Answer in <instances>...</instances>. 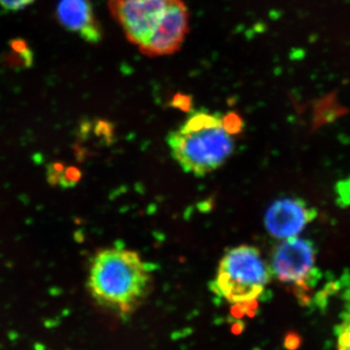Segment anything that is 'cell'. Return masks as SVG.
<instances>
[{
	"mask_svg": "<svg viewBox=\"0 0 350 350\" xmlns=\"http://www.w3.org/2000/svg\"><path fill=\"white\" fill-rule=\"evenodd\" d=\"M151 273L137 252L108 248L96 253L88 287L100 306L120 315L135 312L148 295Z\"/></svg>",
	"mask_w": 350,
	"mask_h": 350,
	"instance_id": "cell-1",
	"label": "cell"
},
{
	"mask_svg": "<svg viewBox=\"0 0 350 350\" xmlns=\"http://www.w3.org/2000/svg\"><path fill=\"white\" fill-rule=\"evenodd\" d=\"M170 154L187 174L204 176L222 167L234 149L224 116L207 109L192 110L167 137Z\"/></svg>",
	"mask_w": 350,
	"mask_h": 350,
	"instance_id": "cell-2",
	"label": "cell"
},
{
	"mask_svg": "<svg viewBox=\"0 0 350 350\" xmlns=\"http://www.w3.org/2000/svg\"><path fill=\"white\" fill-rule=\"evenodd\" d=\"M271 271L254 246H237L226 252L219 262L217 275L211 290L228 303L243 305L264 293Z\"/></svg>",
	"mask_w": 350,
	"mask_h": 350,
	"instance_id": "cell-3",
	"label": "cell"
},
{
	"mask_svg": "<svg viewBox=\"0 0 350 350\" xmlns=\"http://www.w3.org/2000/svg\"><path fill=\"white\" fill-rule=\"evenodd\" d=\"M315 262L317 250L312 241L292 237L275 248L271 273L280 282L297 288V296L305 301L306 292L319 280Z\"/></svg>",
	"mask_w": 350,
	"mask_h": 350,
	"instance_id": "cell-4",
	"label": "cell"
},
{
	"mask_svg": "<svg viewBox=\"0 0 350 350\" xmlns=\"http://www.w3.org/2000/svg\"><path fill=\"white\" fill-rule=\"evenodd\" d=\"M174 0H108L110 13L138 49L151 38Z\"/></svg>",
	"mask_w": 350,
	"mask_h": 350,
	"instance_id": "cell-5",
	"label": "cell"
},
{
	"mask_svg": "<svg viewBox=\"0 0 350 350\" xmlns=\"http://www.w3.org/2000/svg\"><path fill=\"white\" fill-rule=\"evenodd\" d=\"M190 25V14L183 0H174L149 40L139 48L147 57L174 54L185 40Z\"/></svg>",
	"mask_w": 350,
	"mask_h": 350,
	"instance_id": "cell-6",
	"label": "cell"
},
{
	"mask_svg": "<svg viewBox=\"0 0 350 350\" xmlns=\"http://www.w3.org/2000/svg\"><path fill=\"white\" fill-rule=\"evenodd\" d=\"M317 216V211L303 200L284 198L269 206L265 224L275 238L288 239L300 234Z\"/></svg>",
	"mask_w": 350,
	"mask_h": 350,
	"instance_id": "cell-7",
	"label": "cell"
},
{
	"mask_svg": "<svg viewBox=\"0 0 350 350\" xmlns=\"http://www.w3.org/2000/svg\"><path fill=\"white\" fill-rule=\"evenodd\" d=\"M56 15L64 29L77 34L86 42L98 44L103 39V29L91 0H59Z\"/></svg>",
	"mask_w": 350,
	"mask_h": 350,
	"instance_id": "cell-8",
	"label": "cell"
},
{
	"mask_svg": "<svg viewBox=\"0 0 350 350\" xmlns=\"http://www.w3.org/2000/svg\"><path fill=\"white\" fill-rule=\"evenodd\" d=\"M338 349H350V305L342 312V321L335 329Z\"/></svg>",
	"mask_w": 350,
	"mask_h": 350,
	"instance_id": "cell-9",
	"label": "cell"
},
{
	"mask_svg": "<svg viewBox=\"0 0 350 350\" xmlns=\"http://www.w3.org/2000/svg\"><path fill=\"white\" fill-rule=\"evenodd\" d=\"M33 56L31 51L27 49L23 52H16L13 51L9 56L7 57L6 63L10 68H31Z\"/></svg>",
	"mask_w": 350,
	"mask_h": 350,
	"instance_id": "cell-10",
	"label": "cell"
},
{
	"mask_svg": "<svg viewBox=\"0 0 350 350\" xmlns=\"http://www.w3.org/2000/svg\"><path fill=\"white\" fill-rule=\"evenodd\" d=\"M224 123L226 128L232 135L239 133L241 129H243V121H241V117L236 114V113H229V114L225 115Z\"/></svg>",
	"mask_w": 350,
	"mask_h": 350,
	"instance_id": "cell-11",
	"label": "cell"
},
{
	"mask_svg": "<svg viewBox=\"0 0 350 350\" xmlns=\"http://www.w3.org/2000/svg\"><path fill=\"white\" fill-rule=\"evenodd\" d=\"M36 0H0V6L8 11H19L31 5Z\"/></svg>",
	"mask_w": 350,
	"mask_h": 350,
	"instance_id": "cell-12",
	"label": "cell"
},
{
	"mask_svg": "<svg viewBox=\"0 0 350 350\" xmlns=\"http://www.w3.org/2000/svg\"><path fill=\"white\" fill-rule=\"evenodd\" d=\"M301 342V337L295 332H289L284 340L285 347L288 349H296L300 347Z\"/></svg>",
	"mask_w": 350,
	"mask_h": 350,
	"instance_id": "cell-13",
	"label": "cell"
},
{
	"mask_svg": "<svg viewBox=\"0 0 350 350\" xmlns=\"http://www.w3.org/2000/svg\"><path fill=\"white\" fill-rule=\"evenodd\" d=\"M174 105L177 107L182 108V109L188 110L190 108L191 100H188V96L179 94L175 98Z\"/></svg>",
	"mask_w": 350,
	"mask_h": 350,
	"instance_id": "cell-14",
	"label": "cell"
},
{
	"mask_svg": "<svg viewBox=\"0 0 350 350\" xmlns=\"http://www.w3.org/2000/svg\"><path fill=\"white\" fill-rule=\"evenodd\" d=\"M10 46L12 50L16 51V52H23V51L29 49L25 41L21 40V39H15V40L11 41Z\"/></svg>",
	"mask_w": 350,
	"mask_h": 350,
	"instance_id": "cell-15",
	"label": "cell"
}]
</instances>
